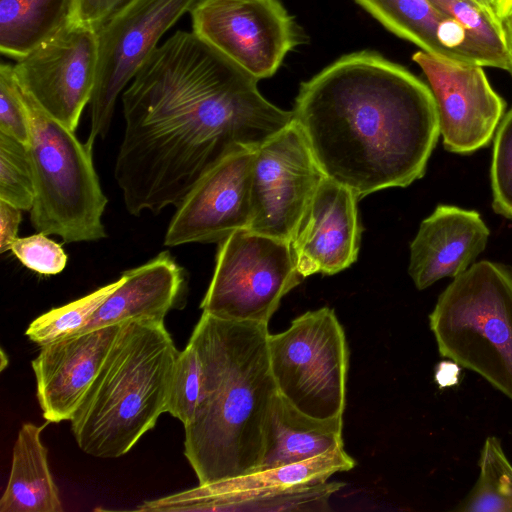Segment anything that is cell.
Here are the masks:
<instances>
[{
    "mask_svg": "<svg viewBox=\"0 0 512 512\" xmlns=\"http://www.w3.org/2000/svg\"><path fill=\"white\" fill-rule=\"evenodd\" d=\"M258 81L193 31L156 47L122 93L114 177L131 215L177 207L222 159L257 150L293 121Z\"/></svg>",
    "mask_w": 512,
    "mask_h": 512,
    "instance_id": "6da1fadb",
    "label": "cell"
},
{
    "mask_svg": "<svg viewBox=\"0 0 512 512\" xmlns=\"http://www.w3.org/2000/svg\"><path fill=\"white\" fill-rule=\"evenodd\" d=\"M292 112L324 175L358 198L420 179L440 135L430 87L370 50L302 82Z\"/></svg>",
    "mask_w": 512,
    "mask_h": 512,
    "instance_id": "7a4b0ae2",
    "label": "cell"
},
{
    "mask_svg": "<svg viewBox=\"0 0 512 512\" xmlns=\"http://www.w3.org/2000/svg\"><path fill=\"white\" fill-rule=\"evenodd\" d=\"M268 324L202 313L190 339L201 354L204 392L184 426V454L199 484L260 469L278 389Z\"/></svg>",
    "mask_w": 512,
    "mask_h": 512,
    "instance_id": "3957f363",
    "label": "cell"
},
{
    "mask_svg": "<svg viewBox=\"0 0 512 512\" xmlns=\"http://www.w3.org/2000/svg\"><path fill=\"white\" fill-rule=\"evenodd\" d=\"M178 354L164 322L122 323L97 378L70 420L79 448L98 458L128 453L167 412Z\"/></svg>",
    "mask_w": 512,
    "mask_h": 512,
    "instance_id": "277c9868",
    "label": "cell"
},
{
    "mask_svg": "<svg viewBox=\"0 0 512 512\" xmlns=\"http://www.w3.org/2000/svg\"><path fill=\"white\" fill-rule=\"evenodd\" d=\"M441 356L474 371L512 401V272L472 264L440 294L429 315Z\"/></svg>",
    "mask_w": 512,
    "mask_h": 512,
    "instance_id": "5b68a950",
    "label": "cell"
},
{
    "mask_svg": "<svg viewBox=\"0 0 512 512\" xmlns=\"http://www.w3.org/2000/svg\"><path fill=\"white\" fill-rule=\"evenodd\" d=\"M22 96L35 188L30 210L33 227L38 233L57 235L65 243L105 238L102 216L108 200L93 164V148L80 142L73 131L25 93Z\"/></svg>",
    "mask_w": 512,
    "mask_h": 512,
    "instance_id": "8992f818",
    "label": "cell"
},
{
    "mask_svg": "<svg viewBox=\"0 0 512 512\" xmlns=\"http://www.w3.org/2000/svg\"><path fill=\"white\" fill-rule=\"evenodd\" d=\"M355 461L343 447L274 468L199 484L172 495L149 500L142 512L182 511H326L329 499L345 483L328 482L349 471Z\"/></svg>",
    "mask_w": 512,
    "mask_h": 512,
    "instance_id": "52a82bcc",
    "label": "cell"
},
{
    "mask_svg": "<svg viewBox=\"0 0 512 512\" xmlns=\"http://www.w3.org/2000/svg\"><path fill=\"white\" fill-rule=\"evenodd\" d=\"M268 350L280 395L307 415L343 416L349 351L333 309L307 311L285 331L270 333Z\"/></svg>",
    "mask_w": 512,
    "mask_h": 512,
    "instance_id": "ba28073f",
    "label": "cell"
},
{
    "mask_svg": "<svg viewBox=\"0 0 512 512\" xmlns=\"http://www.w3.org/2000/svg\"><path fill=\"white\" fill-rule=\"evenodd\" d=\"M304 278L288 241L240 229L219 242L204 313L268 324L281 299Z\"/></svg>",
    "mask_w": 512,
    "mask_h": 512,
    "instance_id": "9c48e42d",
    "label": "cell"
},
{
    "mask_svg": "<svg viewBox=\"0 0 512 512\" xmlns=\"http://www.w3.org/2000/svg\"><path fill=\"white\" fill-rule=\"evenodd\" d=\"M200 0H130L98 30L97 75L86 143L105 138L118 96L156 49L162 35Z\"/></svg>",
    "mask_w": 512,
    "mask_h": 512,
    "instance_id": "30bf717a",
    "label": "cell"
},
{
    "mask_svg": "<svg viewBox=\"0 0 512 512\" xmlns=\"http://www.w3.org/2000/svg\"><path fill=\"white\" fill-rule=\"evenodd\" d=\"M190 14L193 32L259 80L306 40L279 0H200Z\"/></svg>",
    "mask_w": 512,
    "mask_h": 512,
    "instance_id": "8fae6325",
    "label": "cell"
},
{
    "mask_svg": "<svg viewBox=\"0 0 512 512\" xmlns=\"http://www.w3.org/2000/svg\"><path fill=\"white\" fill-rule=\"evenodd\" d=\"M324 177L293 120L255 151L248 229L289 242Z\"/></svg>",
    "mask_w": 512,
    "mask_h": 512,
    "instance_id": "7c38bea8",
    "label": "cell"
},
{
    "mask_svg": "<svg viewBox=\"0 0 512 512\" xmlns=\"http://www.w3.org/2000/svg\"><path fill=\"white\" fill-rule=\"evenodd\" d=\"M97 30L70 23L13 66L21 91L45 113L75 131L91 102L97 75Z\"/></svg>",
    "mask_w": 512,
    "mask_h": 512,
    "instance_id": "4fadbf2b",
    "label": "cell"
},
{
    "mask_svg": "<svg viewBox=\"0 0 512 512\" xmlns=\"http://www.w3.org/2000/svg\"><path fill=\"white\" fill-rule=\"evenodd\" d=\"M412 58L429 82L445 149L470 154L489 145L506 105L491 87L482 66L422 50Z\"/></svg>",
    "mask_w": 512,
    "mask_h": 512,
    "instance_id": "5bb4252c",
    "label": "cell"
},
{
    "mask_svg": "<svg viewBox=\"0 0 512 512\" xmlns=\"http://www.w3.org/2000/svg\"><path fill=\"white\" fill-rule=\"evenodd\" d=\"M255 151L231 154L201 176L177 206L164 245L219 243L248 229Z\"/></svg>",
    "mask_w": 512,
    "mask_h": 512,
    "instance_id": "9a60e30c",
    "label": "cell"
},
{
    "mask_svg": "<svg viewBox=\"0 0 512 512\" xmlns=\"http://www.w3.org/2000/svg\"><path fill=\"white\" fill-rule=\"evenodd\" d=\"M357 195L324 177L310 199L289 241L303 278L336 274L358 257L361 226Z\"/></svg>",
    "mask_w": 512,
    "mask_h": 512,
    "instance_id": "2e32d148",
    "label": "cell"
},
{
    "mask_svg": "<svg viewBox=\"0 0 512 512\" xmlns=\"http://www.w3.org/2000/svg\"><path fill=\"white\" fill-rule=\"evenodd\" d=\"M115 324L40 346L32 361L36 395L48 423L71 420L97 378L119 332Z\"/></svg>",
    "mask_w": 512,
    "mask_h": 512,
    "instance_id": "e0dca14e",
    "label": "cell"
},
{
    "mask_svg": "<svg viewBox=\"0 0 512 512\" xmlns=\"http://www.w3.org/2000/svg\"><path fill=\"white\" fill-rule=\"evenodd\" d=\"M489 234L477 211L438 205L410 245L408 273L416 288L465 272L486 248Z\"/></svg>",
    "mask_w": 512,
    "mask_h": 512,
    "instance_id": "ac0fdd59",
    "label": "cell"
},
{
    "mask_svg": "<svg viewBox=\"0 0 512 512\" xmlns=\"http://www.w3.org/2000/svg\"><path fill=\"white\" fill-rule=\"evenodd\" d=\"M121 276L122 284L77 334L135 320L164 322L183 284L181 267L166 251Z\"/></svg>",
    "mask_w": 512,
    "mask_h": 512,
    "instance_id": "d6986e66",
    "label": "cell"
},
{
    "mask_svg": "<svg viewBox=\"0 0 512 512\" xmlns=\"http://www.w3.org/2000/svg\"><path fill=\"white\" fill-rule=\"evenodd\" d=\"M386 29L422 51L476 64L465 30L428 0H354Z\"/></svg>",
    "mask_w": 512,
    "mask_h": 512,
    "instance_id": "ffe728a7",
    "label": "cell"
},
{
    "mask_svg": "<svg viewBox=\"0 0 512 512\" xmlns=\"http://www.w3.org/2000/svg\"><path fill=\"white\" fill-rule=\"evenodd\" d=\"M46 424H22L14 443L8 483L0 512H62L57 485L41 441Z\"/></svg>",
    "mask_w": 512,
    "mask_h": 512,
    "instance_id": "44dd1931",
    "label": "cell"
},
{
    "mask_svg": "<svg viewBox=\"0 0 512 512\" xmlns=\"http://www.w3.org/2000/svg\"><path fill=\"white\" fill-rule=\"evenodd\" d=\"M343 419L316 418L278 393L263 463L259 470L304 461L343 447Z\"/></svg>",
    "mask_w": 512,
    "mask_h": 512,
    "instance_id": "7402d4cb",
    "label": "cell"
},
{
    "mask_svg": "<svg viewBox=\"0 0 512 512\" xmlns=\"http://www.w3.org/2000/svg\"><path fill=\"white\" fill-rule=\"evenodd\" d=\"M74 0H0V50L16 61L71 23Z\"/></svg>",
    "mask_w": 512,
    "mask_h": 512,
    "instance_id": "603a6c76",
    "label": "cell"
},
{
    "mask_svg": "<svg viewBox=\"0 0 512 512\" xmlns=\"http://www.w3.org/2000/svg\"><path fill=\"white\" fill-rule=\"evenodd\" d=\"M466 32L476 64L507 70L501 20L482 0H428Z\"/></svg>",
    "mask_w": 512,
    "mask_h": 512,
    "instance_id": "cb8c5ba5",
    "label": "cell"
},
{
    "mask_svg": "<svg viewBox=\"0 0 512 512\" xmlns=\"http://www.w3.org/2000/svg\"><path fill=\"white\" fill-rule=\"evenodd\" d=\"M480 473L472 490L454 508L462 512H512V464L500 440L488 436L481 449Z\"/></svg>",
    "mask_w": 512,
    "mask_h": 512,
    "instance_id": "d4e9b609",
    "label": "cell"
},
{
    "mask_svg": "<svg viewBox=\"0 0 512 512\" xmlns=\"http://www.w3.org/2000/svg\"><path fill=\"white\" fill-rule=\"evenodd\" d=\"M123 277L92 293L54 308L33 320L26 336L39 346L75 335L89 322L103 302L122 284Z\"/></svg>",
    "mask_w": 512,
    "mask_h": 512,
    "instance_id": "484cf974",
    "label": "cell"
},
{
    "mask_svg": "<svg viewBox=\"0 0 512 512\" xmlns=\"http://www.w3.org/2000/svg\"><path fill=\"white\" fill-rule=\"evenodd\" d=\"M204 364L197 345L189 339L186 348L179 352L175 362L167 412L179 419L183 426L189 424L201 402L204 392Z\"/></svg>",
    "mask_w": 512,
    "mask_h": 512,
    "instance_id": "4316f807",
    "label": "cell"
},
{
    "mask_svg": "<svg viewBox=\"0 0 512 512\" xmlns=\"http://www.w3.org/2000/svg\"><path fill=\"white\" fill-rule=\"evenodd\" d=\"M34 196L27 145L0 132V200L30 211Z\"/></svg>",
    "mask_w": 512,
    "mask_h": 512,
    "instance_id": "83f0119b",
    "label": "cell"
},
{
    "mask_svg": "<svg viewBox=\"0 0 512 512\" xmlns=\"http://www.w3.org/2000/svg\"><path fill=\"white\" fill-rule=\"evenodd\" d=\"M491 185L494 211L512 219V109L502 118L496 130Z\"/></svg>",
    "mask_w": 512,
    "mask_h": 512,
    "instance_id": "f1b7e54d",
    "label": "cell"
},
{
    "mask_svg": "<svg viewBox=\"0 0 512 512\" xmlns=\"http://www.w3.org/2000/svg\"><path fill=\"white\" fill-rule=\"evenodd\" d=\"M0 132L28 144L29 121L20 87L13 66H0Z\"/></svg>",
    "mask_w": 512,
    "mask_h": 512,
    "instance_id": "f546056e",
    "label": "cell"
},
{
    "mask_svg": "<svg viewBox=\"0 0 512 512\" xmlns=\"http://www.w3.org/2000/svg\"><path fill=\"white\" fill-rule=\"evenodd\" d=\"M47 236L37 232L18 237L11 251L28 269L42 275H55L64 270L68 258L62 246Z\"/></svg>",
    "mask_w": 512,
    "mask_h": 512,
    "instance_id": "4dcf8cb0",
    "label": "cell"
},
{
    "mask_svg": "<svg viewBox=\"0 0 512 512\" xmlns=\"http://www.w3.org/2000/svg\"><path fill=\"white\" fill-rule=\"evenodd\" d=\"M130 0H74L71 23L98 30Z\"/></svg>",
    "mask_w": 512,
    "mask_h": 512,
    "instance_id": "1f68e13d",
    "label": "cell"
},
{
    "mask_svg": "<svg viewBox=\"0 0 512 512\" xmlns=\"http://www.w3.org/2000/svg\"><path fill=\"white\" fill-rule=\"evenodd\" d=\"M22 210L0 200V252L11 250L18 238V229L22 218Z\"/></svg>",
    "mask_w": 512,
    "mask_h": 512,
    "instance_id": "d6a6232c",
    "label": "cell"
},
{
    "mask_svg": "<svg viewBox=\"0 0 512 512\" xmlns=\"http://www.w3.org/2000/svg\"><path fill=\"white\" fill-rule=\"evenodd\" d=\"M459 375V365L453 361L441 362L436 367L435 379L440 387L455 385Z\"/></svg>",
    "mask_w": 512,
    "mask_h": 512,
    "instance_id": "836d02e7",
    "label": "cell"
},
{
    "mask_svg": "<svg viewBox=\"0 0 512 512\" xmlns=\"http://www.w3.org/2000/svg\"><path fill=\"white\" fill-rule=\"evenodd\" d=\"M507 54V71L512 75V9L501 19Z\"/></svg>",
    "mask_w": 512,
    "mask_h": 512,
    "instance_id": "e575fe53",
    "label": "cell"
},
{
    "mask_svg": "<svg viewBox=\"0 0 512 512\" xmlns=\"http://www.w3.org/2000/svg\"><path fill=\"white\" fill-rule=\"evenodd\" d=\"M501 20L512 9V0H483Z\"/></svg>",
    "mask_w": 512,
    "mask_h": 512,
    "instance_id": "d590c367",
    "label": "cell"
}]
</instances>
